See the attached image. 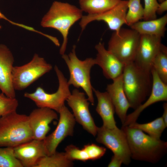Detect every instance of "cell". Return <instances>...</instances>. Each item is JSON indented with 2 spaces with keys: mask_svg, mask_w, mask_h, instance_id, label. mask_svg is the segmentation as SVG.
Masks as SVG:
<instances>
[{
  "mask_svg": "<svg viewBox=\"0 0 167 167\" xmlns=\"http://www.w3.org/2000/svg\"><path fill=\"white\" fill-rule=\"evenodd\" d=\"M131 158L152 163L158 162L166 154L167 142L152 137L138 129L122 126Z\"/></svg>",
  "mask_w": 167,
  "mask_h": 167,
  "instance_id": "cell-1",
  "label": "cell"
},
{
  "mask_svg": "<svg viewBox=\"0 0 167 167\" xmlns=\"http://www.w3.org/2000/svg\"><path fill=\"white\" fill-rule=\"evenodd\" d=\"M123 86L130 108L135 109L144 102L151 91V71L143 69L133 62L125 65Z\"/></svg>",
  "mask_w": 167,
  "mask_h": 167,
  "instance_id": "cell-2",
  "label": "cell"
},
{
  "mask_svg": "<svg viewBox=\"0 0 167 167\" xmlns=\"http://www.w3.org/2000/svg\"><path fill=\"white\" fill-rule=\"evenodd\" d=\"M83 11L80 8L67 2L54 1L48 12L43 16L41 26L58 30L62 34L63 42L60 54H65L68 42L69 31L72 26L83 16Z\"/></svg>",
  "mask_w": 167,
  "mask_h": 167,
  "instance_id": "cell-3",
  "label": "cell"
},
{
  "mask_svg": "<svg viewBox=\"0 0 167 167\" xmlns=\"http://www.w3.org/2000/svg\"><path fill=\"white\" fill-rule=\"evenodd\" d=\"M33 139L28 116L16 111L0 117V147L14 148Z\"/></svg>",
  "mask_w": 167,
  "mask_h": 167,
  "instance_id": "cell-4",
  "label": "cell"
},
{
  "mask_svg": "<svg viewBox=\"0 0 167 167\" xmlns=\"http://www.w3.org/2000/svg\"><path fill=\"white\" fill-rule=\"evenodd\" d=\"M76 46L74 45L68 55L65 54L62 58L66 62L69 70L70 78L68 81L69 85H72L77 88H81L85 92L88 99L92 105L94 100L93 88L90 80L91 68L96 65L95 58H88L81 60L77 57L75 52Z\"/></svg>",
  "mask_w": 167,
  "mask_h": 167,
  "instance_id": "cell-5",
  "label": "cell"
},
{
  "mask_svg": "<svg viewBox=\"0 0 167 167\" xmlns=\"http://www.w3.org/2000/svg\"><path fill=\"white\" fill-rule=\"evenodd\" d=\"M54 69L59 83L56 92L48 93L39 87L33 92H25L24 96L32 100L38 108H48L58 113L71 93L70 85L62 72L56 65Z\"/></svg>",
  "mask_w": 167,
  "mask_h": 167,
  "instance_id": "cell-6",
  "label": "cell"
},
{
  "mask_svg": "<svg viewBox=\"0 0 167 167\" xmlns=\"http://www.w3.org/2000/svg\"><path fill=\"white\" fill-rule=\"evenodd\" d=\"M140 36L133 29L121 28L112 34L107 49L125 65L134 62Z\"/></svg>",
  "mask_w": 167,
  "mask_h": 167,
  "instance_id": "cell-7",
  "label": "cell"
},
{
  "mask_svg": "<svg viewBox=\"0 0 167 167\" xmlns=\"http://www.w3.org/2000/svg\"><path fill=\"white\" fill-rule=\"evenodd\" d=\"M52 69L50 64L35 54L28 63L21 66H14L12 79L14 89L19 91L24 89Z\"/></svg>",
  "mask_w": 167,
  "mask_h": 167,
  "instance_id": "cell-8",
  "label": "cell"
},
{
  "mask_svg": "<svg viewBox=\"0 0 167 167\" xmlns=\"http://www.w3.org/2000/svg\"><path fill=\"white\" fill-rule=\"evenodd\" d=\"M96 140L111 150L113 155L119 157L123 164L128 165L131 156L126 135L122 130L117 127L109 128L103 126L98 127Z\"/></svg>",
  "mask_w": 167,
  "mask_h": 167,
  "instance_id": "cell-9",
  "label": "cell"
},
{
  "mask_svg": "<svg viewBox=\"0 0 167 167\" xmlns=\"http://www.w3.org/2000/svg\"><path fill=\"white\" fill-rule=\"evenodd\" d=\"M58 113L59 118L57 127L43 140L47 155L55 153L60 143L67 136L73 135L76 121L73 114L65 105Z\"/></svg>",
  "mask_w": 167,
  "mask_h": 167,
  "instance_id": "cell-10",
  "label": "cell"
},
{
  "mask_svg": "<svg viewBox=\"0 0 167 167\" xmlns=\"http://www.w3.org/2000/svg\"><path fill=\"white\" fill-rule=\"evenodd\" d=\"M128 1L121 0L116 6L107 11L98 14L83 16L79 23L82 31L89 23L97 21L105 22L110 30L118 32L122 26L126 24Z\"/></svg>",
  "mask_w": 167,
  "mask_h": 167,
  "instance_id": "cell-11",
  "label": "cell"
},
{
  "mask_svg": "<svg viewBox=\"0 0 167 167\" xmlns=\"http://www.w3.org/2000/svg\"><path fill=\"white\" fill-rule=\"evenodd\" d=\"M66 101L72 110L75 121L88 133L94 136H96L98 127L96 125L90 112L89 103L86 98L85 93L75 89Z\"/></svg>",
  "mask_w": 167,
  "mask_h": 167,
  "instance_id": "cell-12",
  "label": "cell"
},
{
  "mask_svg": "<svg viewBox=\"0 0 167 167\" xmlns=\"http://www.w3.org/2000/svg\"><path fill=\"white\" fill-rule=\"evenodd\" d=\"M161 38L154 36L140 35L134 62L139 67L151 71L153 61L162 44Z\"/></svg>",
  "mask_w": 167,
  "mask_h": 167,
  "instance_id": "cell-13",
  "label": "cell"
},
{
  "mask_svg": "<svg viewBox=\"0 0 167 167\" xmlns=\"http://www.w3.org/2000/svg\"><path fill=\"white\" fill-rule=\"evenodd\" d=\"M152 78V86L148 97L134 111L127 115L122 126H127L136 122L141 113L145 109L156 102L167 101V84L159 78L153 69L151 70Z\"/></svg>",
  "mask_w": 167,
  "mask_h": 167,
  "instance_id": "cell-14",
  "label": "cell"
},
{
  "mask_svg": "<svg viewBox=\"0 0 167 167\" xmlns=\"http://www.w3.org/2000/svg\"><path fill=\"white\" fill-rule=\"evenodd\" d=\"M33 139L43 140L50 129L49 124L58 116L54 110L47 108L33 109L28 116Z\"/></svg>",
  "mask_w": 167,
  "mask_h": 167,
  "instance_id": "cell-15",
  "label": "cell"
},
{
  "mask_svg": "<svg viewBox=\"0 0 167 167\" xmlns=\"http://www.w3.org/2000/svg\"><path fill=\"white\" fill-rule=\"evenodd\" d=\"M95 48L97 52L95 58L96 65L101 68L106 79L113 80L122 74L125 65L105 48L104 43L99 42Z\"/></svg>",
  "mask_w": 167,
  "mask_h": 167,
  "instance_id": "cell-16",
  "label": "cell"
},
{
  "mask_svg": "<svg viewBox=\"0 0 167 167\" xmlns=\"http://www.w3.org/2000/svg\"><path fill=\"white\" fill-rule=\"evenodd\" d=\"M14 62L12 54L5 45L0 44V90L7 96L15 98L12 73Z\"/></svg>",
  "mask_w": 167,
  "mask_h": 167,
  "instance_id": "cell-17",
  "label": "cell"
},
{
  "mask_svg": "<svg viewBox=\"0 0 167 167\" xmlns=\"http://www.w3.org/2000/svg\"><path fill=\"white\" fill-rule=\"evenodd\" d=\"M13 148L23 167H34L41 158L47 155L43 140L33 139Z\"/></svg>",
  "mask_w": 167,
  "mask_h": 167,
  "instance_id": "cell-18",
  "label": "cell"
},
{
  "mask_svg": "<svg viewBox=\"0 0 167 167\" xmlns=\"http://www.w3.org/2000/svg\"><path fill=\"white\" fill-rule=\"evenodd\" d=\"M113 80L112 83L107 85L106 92L114 106L115 112L122 125L125 121L127 112L130 106L123 89L122 74Z\"/></svg>",
  "mask_w": 167,
  "mask_h": 167,
  "instance_id": "cell-19",
  "label": "cell"
},
{
  "mask_svg": "<svg viewBox=\"0 0 167 167\" xmlns=\"http://www.w3.org/2000/svg\"><path fill=\"white\" fill-rule=\"evenodd\" d=\"M97 100L96 111L102 119L103 126L109 128L117 127L114 118L115 109L106 92H102L93 88Z\"/></svg>",
  "mask_w": 167,
  "mask_h": 167,
  "instance_id": "cell-20",
  "label": "cell"
},
{
  "mask_svg": "<svg viewBox=\"0 0 167 167\" xmlns=\"http://www.w3.org/2000/svg\"><path fill=\"white\" fill-rule=\"evenodd\" d=\"M167 14L158 18L148 20L139 21L130 26L140 35L154 36L163 37L166 30Z\"/></svg>",
  "mask_w": 167,
  "mask_h": 167,
  "instance_id": "cell-21",
  "label": "cell"
},
{
  "mask_svg": "<svg viewBox=\"0 0 167 167\" xmlns=\"http://www.w3.org/2000/svg\"><path fill=\"white\" fill-rule=\"evenodd\" d=\"M121 0H79L80 9L88 14L107 11L116 6Z\"/></svg>",
  "mask_w": 167,
  "mask_h": 167,
  "instance_id": "cell-22",
  "label": "cell"
},
{
  "mask_svg": "<svg viewBox=\"0 0 167 167\" xmlns=\"http://www.w3.org/2000/svg\"><path fill=\"white\" fill-rule=\"evenodd\" d=\"M73 165V161L67 157L65 152H56L41 158L34 167H70Z\"/></svg>",
  "mask_w": 167,
  "mask_h": 167,
  "instance_id": "cell-23",
  "label": "cell"
},
{
  "mask_svg": "<svg viewBox=\"0 0 167 167\" xmlns=\"http://www.w3.org/2000/svg\"><path fill=\"white\" fill-rule=\"evenodd\" d=\"M127 126L140 130L157 139H160L162 133L166 127L161 117L148 123L140 124L135 122Z\"/></svg>",
  "mask_w": 167,
  "mask_h": 167,
  "instance_id": "cell-24",
  "label": "cell"
},
{
  "mask_svg": "<svg viewBox=\"0 0 167 167\" xmlns=\"http://www.w3.org/2000/svg\"><path fill=\"white\" fill-rule=\"evenodd\" d=\"M152 68L160 79L167 84V48L162 44L153 61Z\"/></svg>",
  "mask_w": 167,
  "mask_h": 167,
  "instance_id": "cell-25",
  "label": "cell"
},
{
  "mask_svg": "<svg viewBox=\"0 0 167 167\" xmlns=\"http://www.w3.org/2000/svg\"><path fill=\"white\" fill-rule=\"evenodd\" d=\"M128 1L126 24L130 27L143 19L144 8L141 3L140 0H129Z\"/></svg>",
  "mask_w": 167,
  "mask_h": 167,
  "instance_id": "cell-26",
  "label": "cell"
},
{
  "mask_svg": "<svg viewBox=\"0 0 167 167\" xmlns=\"http://www.w3.org/2000/svg\"><path fill=\"white\" fill-rule=\"evenodd\" d=\"M0 167H23L15 156L13 148H0Z\"/></svg>",
  "mask_w": 167,
  "mask_h": 167,
  "instance_id": "cell-27",
  "label": "cell"
},
{
  "mask_svg": "<svg viewBox=\"0 0 167 167\" xmlns=\"http://www.w3.org/2000/svg\"><path fill=\"white\" fill-rule=\"evenodd\" d=\"M18 101L2 92L0 93V117L16 111L18 106Z\"/></svg>",
  "mask_w": 167,
  "mask_h": 167,
  "instance_id": "cell-28",
  "label": "cell"
},
{
  "mask_svg": "<svg viewBox=\"0 0 167 167\" xmlns=\"http://www.w3.org/2000/svg\"><path fill=\"white\" fill-rule=\"evenodd\" d=\"M65 153L67 157L73 161L76 160L85 162L89 160L87 154L83 148L80 149L72 144L66 147Z\"/></svg>",
  "mask_w": 167,
  "mask_h": 167,
  "instance_id": "cell-29",
  "label": "cell"
},
{
  "mask_svg": "<svg viewBox=\"0 0 167 167\" xmlns=\"http://www.w3.org/2000/svg\"><path fill=\"white\" fill-rule=\"evenodd\" d=\"M87 153L89 160H95L102 157L105 154V148L100 146L94 143H88L82 148Z\"/></svg>",
  "mask_w": 167,
  "mask_h": 167,
  "instance_id": "cell-30",
  "label": "cell"
},
{
  "mask_svg": "<svg viewBox=\"0 0 167 167\" xmlns=\"http://www.w3.org/2000/svg\"><path fill=\"white\" fill-rule=\"evenodd\" d=\"M144 20H148L156 18V10L159 4L157 0H144Z\"/></svg>",
  "mask_w": 167,
  "mask_h": 167,
  "instance_id": "cell-31",
  "label": "cell"
},
{
  "mask_svg": "<svg viewBox=\"0 0 167 167\" xmlns=\"http://www.w3.org/2000/svg\"><path fill=\"white\" fill-rule=\"evenodd\" d=\"M123 164L122 160L118 156L114 155L112 157L111 161L109 164L108 167H120Z\"/></svg>",
  "mask_w": 167,
  "mask_h": 167,
  "instance_id": "cell-32",
  "label": "cell"
},
{
  "mask_svg": "<svg viewBox=\"0 0 167 167\" xmlns=\"http://www.w3.org/2000/svg\"><path fill=\"white\" fill-rule=\"evenodd\" d=\"M167 0H165L159 4L156 10V14L161 15L167 10Z\"/></svg>",
  "mask_w": 167,
  "mask_h": 167,
  "instance_id": "cell-33",
  "label": "cell"
},
{
  "mask_svg": "<svg viewBox=\"0 0 167 167\" xmlns=\"http://www.w3.org/2000/svg\"><path fill=\"white\" fill-rule=\"evenodd\" d=\"M163 112L162 118L165 124L167 127V103L165 102L163 105Z\"/></svg>",
  "mask_w": 167,
  "mask_h": 167,
  "instance_id": "cell-34",
  "label": "cell"
},
{
  "mask_svg": "<svg viewBox=\"0 0 167 167\" xmlns=\"http://www.w3.org/2000/svg\"><path fill=\"white\" fill-rule=\"evenodd\" d=\"M165 0H158V1L159 2H163Z\"/></svg>",
  "mask_w": 167,
  "mask_h": 167,
  "instance_id": "cell-35",
  "label": "cell"
},
{
  "mask_svg": "<svg viewBox=\"0 0 167 167\" xmlns=\"http://www.w3.org/2000/svg\"><path fill=\"white\" fill-rule=\"evenodd\" d=\"M2 15V13L0 11V16H1Z\"/></svg>",
  "mask_w": 167,
  "mask_h": 167,
  "instance_id": "cell-36",
  "label": "cell"
}]
</instances>
